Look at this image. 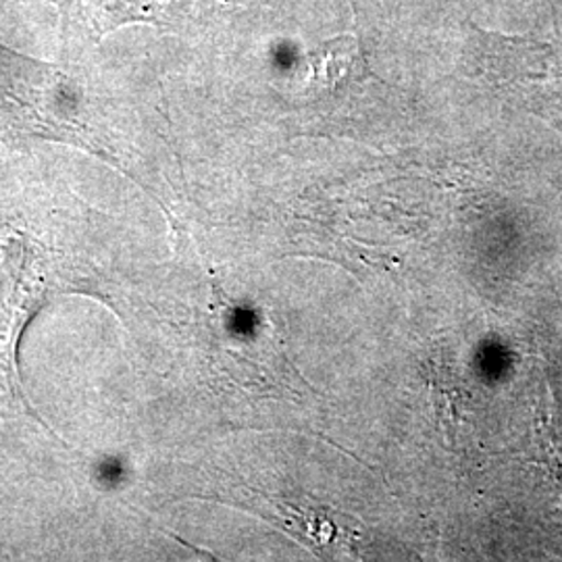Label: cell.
<instances>
[{"mask_svg":"<svg viewBox=\"0 0 562 562\" xmlns=\"http://www.w3.org/2000/svg\"><path fill=\"white\" fill-rule=\"evenodd\" d=\"M471 55L483 74L525 92L536 109L546 106L562 120V44L536 36H504L473 27Z\"/></svg>","mask_w":562,"mask_h":562,"instance_id":"cell-1","label":"cell"}]
</instances>
